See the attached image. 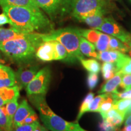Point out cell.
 Returning <instances> with one entry per match:
<instances>
[{
    "label": "cell",
    "instance_id": "obj_10",
    "mask_svg": "<svg viewBox=\"0 0 131 131\" xmlns=\"http://www.w3.org/2000/svg\"><path fill=\"white\" fill-rule=\"evenodd\" d=\"M130 56L117 50H106L98 52V60L106 63L114 64L117 68V72L121 70L123 66L126 63Z\"/></svg>",
    "mask_w": 131,
    "mask_h": 131
},
{
    "label": "cell",
    "instance_id": "obj_6",
    "mask_svg": "<svg viewBox=\"0 0 131 131\" xmlns=\"http://www.w3.org/2000/svg\"><path fill=\"white\" fill-rule=\"evenodd\" d=\"M51 78V70L49 66L39 70L26 88L27 95H46L48 91Z\"/></svg>",
    "mask_w": 131,
    "mask_h": 131
},
{
    "label": "cell",
    "instance_id": "obj_38",
    "mask_svg": "<svg viewBox=\"0 0 131 131\" xmlns=\"http://www.w3.org/2000/svg\"><path fill=\"white\" fill-rule=\"evenodd\" d=\"M6 24H10V21L7 15L4 12L0 14V26H2Z\"/></svg>",
    "mask_w": 131,
    "mask_h": 131
},
{
    "label": "cell",
    "instance_id": "obj_34",
    "mask_svg": "<svg viewBox=\"0 0 131 131\" xmlns=\"http://www.w3.org/2000/svg\"><path fill=\"white\" fill-rule=\"evenodd\" d=\"M99 128L101 131H120L119 127L115 126L105 120H103V122L99 124Z\"/></svg>",
    "mask_w": 131,
    "mask_h": 131
},
{
    "label": "cell",
    "instance_id": "obj_19",
    "mask_svg": "<svg viewBox=\"0 0 131 131\" xmlns=\"http://www.w3.org/2000/svg\"><path fill=\"white\" fill-rule=\"evenodd\" d=\"M0 6L1 7L9 6L40 9L35 0H0Z\"/></svg>",
    "mask_w": 131,
    "mask_h": 131
},
{
    "label": "cell",
    "instance_id": "obj_4",
    "mask_svg": "<svg viewBox=\"0 0 131 131\" xmlns=\"http://www.w3.org/2000/svg\"><path fill=\"white\" fill-rule=\"evenodd\" d=\"M43 41L55 40L63 45L69 53L67 62L74 63L84 59V55L80 50V40L81 37L79 29L66 27L52 30L46 34H41Z\"/></svg>",
    "mask_w": 131,
    "mask_h": 131
},
{
    "label": "cell",
    "instance_id": "obj_23",
    "mask_svg": "<svg viewBox=\"0 0 131 131\" xmlns=\"http://www.w3.org/2000/svg\"><path fill=\"white\" fill-rule=\"evenodd\" d=\"M81 64L86 70L89 72L98 73L101 69L100 64L95 59H82L80 61Z\"/></svg>",
    "mask_w": 131,
    "mask_h": 131
},
{
    "label": "cell",
    "instance_id": "obj_29",
    "mask_svg": "<svg viewBox=\"0 0 131 131\" xmlns=\"http://www.w3.org/2000/svg\"><path fill=\"white\" fill-rule=\"evenodd\" d=\"M131 103V99H120L115 101L114 109L117 110L121 113V114L126 115L127 109Z\"/></svg>",
    "mask_w": 131,
    "mask_h": 131
},
{
    "label": "cell",
    "instance_id": "obj_16",
    "mask_svg": "<svg viewBox=\"0 0 131 131\" xmlns=\"http://www.w3.org/2000/svg\"><path fill=\"white\" fill-rule=\"evenodd\" d=\"M19 89L17 85L0 88V98L2 100L5 105L10 101L19 98Z\"/></svg>",
    "mask_w": 131,
    "mask_h": 131
},
{
    "label": "cell",
    "instance_id": "obj_26",
    "mask_svg": "<svg viewBox=\"0 0 131 131\" xmlns=\"http://www.w3.org/2000/svg\"><path fill=\"white\" fill-rule=\"evenodd\" d=\"M111 36L104 33L101 32L99 40L95 45L98 52H104L106 50H110L109 48V40Z\"/></svg>",
    "mask_w": 131,
    "mask_h": 131
},
{
    "label": "cell",
    "instance_id": "obj_42",
    "mask_svg": "<svg viewBox=\"0 0 131 131\" xmlns=\"http://www.w3.org/2000/svg\"><path fill=\"white\" fill-rule=\"evenodd\" d=\"M131 114V103L130 104V106H129V107L128 108V109H127L126 113V115H125V118H126L127 116Z\"/></svg>",
    "mask_w": 131,
    "mask_h": 131
},
{
    "label": "cell",
    "instance_id": "obj_47",
    "mask_svg": "<svg viewBox=\"0 0 131 131\" xmlns=\"http://www.w3.org/2000/svg\"><path fill=\"white\" fill-rule=\"evenodd\" d=\"M130 35H131V32H130Z\"/></svg>",
    "mask_w": 131,
    "mask_h": 131
},
{
    "label": "cell",
    "instance_id": "obj_15",
    "mask_svg": "<svg viewBox=\"0 0 131 131\" xmlns=\"http://www.w3.org/2000/svg\"><path fill=\"white\" fill-rule=\"evenodd\" d=\"M102 117L103 120L110 123L115 126L119 127L122 126L125 119V115L121 114L117 109H113L105 113L100 114Z\"/></svg>",
    "mask_w": 131,
    "mask_h": 131
},
{
    "label": "cell",
    "instance_id": "obj_32",
    "mask_svg": "<svg viewBox=\"0 0 131 131\" xmlns=\"http://www.w3.org/2000/svg\"><path fill=\"white\" fill-rule=\"evenodd\" d=\"M39 124H40V122L38 120L34 123L22 124L17 127H14L11 131H34Z\"/></svg>",
    "mask_w": 131,
    "mask_h": 131
},
{
    "label": "cell",
    "instance_id": "obj_12",
    "mask_svg": "<svg viewBox=\"0 0 131 131\" xmlns=\"http://www.w3.org/2000/svg\"><path fill=\"white\" fill-rule=\"evenodd\" d=\"M34 112L35 111L28 104L27 101L26 100H23L19 105H18V107L14 115L12 129L21 125L24 119Z\"/></svg>",
    "mask_w": 131,
    "mask_h": 131
},
{
    "label": "cell",
    "instance_id": "obj_25",
    "mask_svg": "<svg viewBox=\"0 0 131 131\" xmlns=\"http://www.w3.org/2000/svg\"><path fill=\"white\" fill-rule=\"evenodd\" d=\"M0 127L4 131H11L12 125L10 123L6 107H0Z\"/></svg>",
    "mask_w": 131,
    "mask_h": 131
},
{
    "label": "cell",
    "instance_id": "obj_7",
    "mask_svg": "<svg viewBox=\"0 0 131 131\" xmlns=\"http://www.w3.org/2000/svg\"><path fill=\"white\" fill-rule=\"evenodd\" d=\"M104 0H77L72 15L80 20L83 18L99 12H105Z\"/></svg>",
    "mask_w": 131,
    "mask_h": 131
},
{
    "label": "cell",
    "instance_id": "obj_13",
    "mask_svg": "<svg viewBox=\"0 0 131 131\" xmlns=\"http://www.w3.org/2000/svg\"><path fill=\"white\" fill-rule=\"evenodd\" d=\"M15 85V72L7 66L0 64V88Z\"/></svg>",
    "mask_w": 131,
    "mask_h": 131
},
{
    "label": "cell",
    "instance_id": "obj_21",
    "mask_svg": "<svg viewBox=\"0 0 131 131\" xmlns=\"http://www.w3.org/2000/svg\"><path fill=\"white\" fill-rule=\"evenodd\" d=\"M80 34L83 37L85 38L86 40L89 41L93 45H95L99 40L100 36V31L96 29H79Z\"/></svg>",
    "mask_w": 131,
    "mask_h": 131
},
{
    "label": "cell",
    "instance_id": "obj_28",
    "mask_svg": "<svg viewBox=\"0 0 131 131\" xmlns=\"http://www.w3.org/2000/svg\"><path fill=\"white\" fill-rule=\"evenodd\" d=\"M94 98V94L92 92H90L86 96V97L84 98L83 102H82L81 106L80 107L78 114L77 117L76 122H77L79 119L82 117V116L84 115L85 113L88 112V109L89 107L90 103Z\"/></svg>",
    "mask_w": 131,
    "mask_h": 131
},
{
    "label": "cell",
    "instance_id": "obj_18",
    "mask_svg": "<svg viewBox=\"0 0 131 131\" xmlns=\"http://www.w3.org/2000/svg\"><path fill=\"white\" fill-rule=\"evenodd\" d=\"M105 12H99L95 13L94 14L83 18L80 21L85 23L92 28L96 30L98 27H100L103 23L104 22L106 18L104 17Z\"/></svg>",
    "mask_w": 131,
    "mask_h": 131
},
{
    "label": "cell",
    "instance_id": "obj_17",
    "mask_svg": "<svg viewBox=\"0 0 131 131\" xmlns=\"http://www.w3.org/2000/svg\"><path fill=\"white\" fill-rule=\"evenodd\" d=\"M80 50L83 55L98 59V52H96L95 45L82 36L80 40Z\"/></svg>",
    "mask_w": 131,
    "mask_h": 131
},
{
    "label": "cell",
    "instance_id": "obj_14",
    "mask_svg": "<svg viewBox=\"0 0 131 131\" xmlns=\"http://www.w3.org/2000/svg\"><path fill=\"white\" fill-rule=\"evenodd\" d=\"M123 74L120 72H117L112 78L107 80L104 84L101 87V89L98 91V94H109L115 93L118 91L117 89L120 86L122 81Z\"/></svg>",
    "mask_w": 131,
    "mask_h": 131
},
{
    "label": "cell",
    "instance_id": "obj_9",
    "mask_svg": "<svg viewBox=\"0 0 131 131\" xmlns=\"http://www.w3.org/2000/svg\"><path fill=\"white\" fill-rule=\"evenodd\" d=\"M38 65L21 66L15 72V85L19 89L25 88L39 71Z\"/></svg>",
    "mask_w": 131,
    "mask_h": 131
},
{
    "label": "cell",
    "instance_id": "obj_40",
    "mask_svg": "<svg viewBox=\"0 0 131 131\" xmlns=\"http://www.w3.org/2000/svg\"><path fill=\"white\" fill-rule=\"evenodd\" d=\"M124 125H131V114L125 118L124 121Z\"/></svg>",
    "mask_w": 131,
    "mask_h": 131
},
{
    "label": "cell",
    "instance_id": "obj_1",
    "mask_svg": "<svg viewBox=\"0 0 131 131\" xmlns=\"http://www.w3.org/2000/svg\"><path fill=\"white\" fill-rule=\"evenodd\" d=\"M3 12L10 21L11 28L22 34H46L53 30V24L40 9L3 6Z\"/></svg>",
    "mask_w": 131,
    "mask_h": 131
},
{
    "label": "cell",
    "instance_id": "obj_36",
    "mask_svg": "<svg viewBox=\"0 0 131 131\" xmlns=\"http://www.w3.org/2000/svg\"><path fill=\"white\" fill-rule=\"evenodd\" d=\"M119 86L124 90L131 89V74H123Z\"/></svg>",
    "mask_w": 131,
    "mask_h": 131
},
{
    "label": "cell",
    "instance_id": "obj_24",
    "mask_svg": "<svg viewBox=\"0 0 131 131\" xmlns=\"http://www.w3.org/2000/svg\"><path fill=\"white\" fill-rule=\"evenodd\" d=\"M115 101L116 100L114 98L112 93L107 94V96L104 98V100L101 102L96 112H98L99 114H102V113H105L110 111L111 109H113Z\"/></svg>",
    "mask_w": 131,
    "mask_h": 131
},
{
    "label": "cell",
    "instance_id": "obj_5",
    "mask_svg": "<svg viewBox=\"0 0 131 131\" xmlns=\"http://www.w3.org/2000/svg\"><path fill=\"white\" fill-rule=\"evenodd\" d=\"M52 20L61 19L72 15L77 0H35Z\"/></svg>",
    "mask_w": 131,
    "mask_h": 131
},
{
    "label": "cell",
    "instance_id": "obj_41",
    "mask_svg": "<svg viewBox=\"0 0 131 131\" xmlns=\"http://www.w3.org/2000/svg\"><path fill=\"white\" fill-rule=\"evenodd\" d=\"M120 131H131V125H124V127Z\"/></svg>",
    "mask_w": 131,
    "mask_h": 131
},
{
    "label": "cell",
    "instance_id": "obj_27",
    "mask_svg": "<svg viewBox=\"0 0 131 131\" xmlns=\"http://www.w3.org/2000/svg\"><path fill=\"white\" fill-rule=\"evenodd\" d=\"M101 69L103 73V77L105 80H108L112 78L117 72L115 66L112 63L104 62Z\"/></svg>",
    "mask_w": 131,
    "mask_h": 131
},
{
    "label": "cell",
    "instance_id": "obj_3",
    "mask_svg": "<svg viewBox=\"0 0 131 131\" xmlns=\"http://www.w3.org/2000/svg\"><path fill=\"white\" fill-rule=\"evenodd\" d=\"M32 103L40 112V118L45 126L51 131H87L77 122H68L59 117L47 105L45 95L29 96Z\"/></svg>",
    "mask_w": 131,
    "mask_h": 131
},
{
    "label": "cell",
    "instance_id": "obj_8",
    "mask_svg": "<svg viewBox=\"0 0 131 131\" xmlns=\"http://www.w3.org/2000/svg\"><path fill=\"white\" fill-rule=\"evenodd\" d=\"M96 30L101 31L104 34L117 38L119 40L131 47V35L125 30L112 18H105L104 22Z\"/></svg>",
    "mask_w": 131,
    "mask_h": 131
},
{
    "label": "cell",
    "instance_id": "obj_11",
    "mask_svg": "<svg viewBox=\"0 0 131 131\" xmlns=\"http://www.w3.org/2000/svg\"><path fill=\"white\" fill-rule=\"evenodd\" d=\"M36 57L42 61H51L59 60L56 47V41L50 40L44 41L36 52Z\"/></svg>",
    "mask_w": 131,
    "mask_h": 131
},
{
    "label": "cell",
    "instance_id": "obj_30",
    "mask_svg": "<svg viewBox=\"0 0 131 131\" xmlns=\"http://www.w3.org/2000/svg\"><path fill=\"white\" fill-rule=\"evenodd\" d=\"M18 99L16 98L14 100L10 101L6 104V109L7 111V114L9 117L10 123L13 126V120H14V115L15 114L16 109L18 107Z\"/></svg>",
    "mask_w": 131,
    "mask_h": 131
},
{
    "label": "cell",
    "instance_id": "obj_20",
    "mask_svg": "<svg viewBox=\"0 0 131 131\" xmlns=\"http://www.w3.org/2000/svg\"><path fill=\"white\" fill-rule=\"evenodd\" d=\"M28 34L18 32L12 28H0V42L18 38L26 37L28 35Z\"/></svg>",
    "mask_w": 131,
    "mask_h": 131
},
{
    "label": "cell",
    "instance_id": "obj_2",
    "mask_svg": "<svg viewBox=\"0 0 131 131\" xmlns=\"http://www.w3.org/2000/svg\"><path fill=\"white\" fill-rule=\"evenodd\" d=\"M43 42L41 34L31 33L26 37L0 42V50L13 62L27 65L36 57L37 49Z\"/></svg>",
    "mask_w": 131,
    "mask_h": 131
},
{
    "label": "cell",
    "instance_id": "obj_39",
    "mask_svg": "<svg viewBox=\"0 0 131 131\" xmlns=\"http://www.w3.org/2000/svg\"><path fill=\"white\" fill-rule=\"evenodd\" d=\"M34 131H48V129H47L45 126L41 125V124L40 123L37 126V127H36L35 130Z\"/></svg>",
    "mask_w": 131,
    "mask_h": 131
},
{
    "label": "cell",
    "instance_id": "obj_46",
    "mask_svg": "<svg viewBox=\"0 0 131 131\" xmlns=\"http://www.w3.org/2000/svg\"><path fill=\"white\" fill-rule=\"evenodd\" d=\"M129 1H130V3H131V0H129Z\"/></svg>",
    "mask_w": 131,
    "mask_h": 131
},
{
    "label": "cell",
    "instance_id": "obj_37",
    "mask_svg": "<svg viewBox=\"0 0 131 131\" xmlns=\"http://www.w3.org/2000/svg\"><path fill=\"white\" fill-rule=\"evenodd\" d=\"M38 120V115L36 114L35 112H34L32 114H31L30 115L28 116L26 118L24 119V121L23 123L22 124H32L35 123V122ZM21 124V125H22Z\"/></svg>",
    "mask_w": 131,
    "mask_h": 131
},
{
    "label": "cell",
    "instance_id": "obj_48",
    "mask_svg": "<svg viewBox=\"0 0 131 131\" xmlns=\"http://www.w3.org/2000/svg\"><path fill=\"white\" fill-rule=\"evenodd\" d=\"M130 49H131V47H130Z\"/></svg>",
    "mask_w": 131,
    "mask_h": 131
},
{
    "label": "cell",
    "instance_id": "obj_33",
    "mask_svg": "<svg viewBox=\"0 0 131 131\" xmlns=\"http://www.w3.org/2000/svg\"><path fill=\"white\" fill-rule=\"evenodd\" d=\"M98 82V75L96 73L89 72L88 76V85L90 90L94 89Z\"/></svg>",
    "mask_w": 131,
    "mask_h": 131
},
{
    "label": "cell",
    "instance_id": "obj_45",
    "mask_svg": "<svg viewBox=\"0 0 131 131\" xmlns=\"http://www.w3.org/2000/svg\"><path fill=\"white\" fill-rule=\"evenodd\" d=\"M0 131H3V129H1V127H0Z\"/></svg>",
    "mask_w": 131,
    "mask_h": 131
},
{
    "label": "cell",
    "instance_id": "obj_43",
    "mask_svg": "<svg viewBox=\"0 0 131 131\" xmlns=\"http://www.w3.org/2000/svg\"><path fill=\"white\" fill-rule=\"evenodd\" d=\"M5 105V104L4 103V102H3L2 100L0 98V107H1V106H4Z\"/></svg>",
    "mask_w": 131,
    "mask_h": 131
},
{
    "label": "cell",
    "instance_id": "obj_31",
    "mask_svg": "<svg viewBox=\"0 0 131 131\" xmlns=\"http://www.w3.org/2000/svg\"><path fill=\"white\" fill-rule=\"evenodd\" d=\"M106 96H107V93H105V94H101L98 95L96 97L93 98V100H92L91 103H90L89 107L88 109V112H97L98 108H99L100 106L101 102L104 100Z\"/></svg>",
    "mask_w": 131,
    "mask_h": 131
},
{
    "label": "cell",
    "instance_id": "obj_35",
    "mask_svg": "<svg viewBox=\"0 0 131 131\" xmlns=\"http://www.w3.org/2000/svg\"><path fill=\"white\" fill-rule=\"evenodd\" d=\"M113 96L116 100L120 99H131V89L128 90H124L123 92L115 93H112Z\"/></svg>",
    "mask_w": 131,
    "mask_h": 131
},
{
    "label": "cell",
    "instance_id": "obj_44",
    "mask_svg": "<svg viewBox=\"0 0 131 131\" xmlns=\"http://www.w3.org/2000/svg\"><path fill=\"white\" fill-rule=\"evenodd\" d=\"M2 62H4L3 60V58H2V55H1V52H0V64L1 63H2Z\"/></svg>",
    "mask_w": 131,
    "mask_h": 131
},
{
    "label": "cell",
    "instance_id": "obj_22",
    "mask_svg": "<svg viewBox=\"0 0 131 131\" xmlns=\"http://www.w3.org/2000/svg\"><path fill=\"white\" fill-rule=\"evenodd\" d=\"M109 48H110V50H117V51L121 52L124 53L129 52V50H130V48L128 46L125 45L117 38L112 37V36H111L110 37Z\"/></svg>",
    "mask_w": 131,
    "mask_h": 131
}]
</instances>
